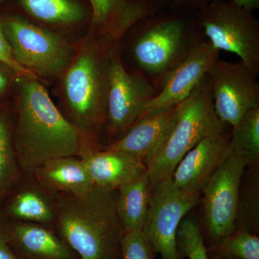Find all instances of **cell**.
<instances>
[{"label": "cell", "instance_id": "cell-1", "mask_svg": "<svg viewBox=\"0 0 259 259\" xmlns=\"http://www.w3.org/2000/svg\"><path fill=\"white\" fill-rule=\"evenodd\" d=\"M20 79L14 150L23 171H35L54 158L81 155L82 131L59 111L39 79Z\"/></svg>", "mask_w": 259, "mask_h": 259}, {"label": "cell", "instance_id": "cell-2", "mask_svg": "<svg viewBox=\"0 0 259 259\" xmlns=\"http://www.w3.org/2000/svg\"><path fill=\"white\" fill-rule=\"evenodd\" d=\"M120 39L111 32L91 30L61 76L66 106L81 131L106 122L110 63Z\"/></svg>", "mask_w": 259, "mask_h": 259}, {"label": "cell", "instance_id": "cell-3", "mask_svg": "<svg viewBox=\"0 0 259 259\" xmlns=\"http://www.w3.org/2000/svg\"><path fill=\"white\" fill-rule=\"evenodd\" d=\"M116 191L95 187L72 196L61 209L59 232L63 241L81 259H115L124 231L117 210Z\"/></svg>", "mask_w": 259, "mask_h": 259}, {"label": "cell", "instance_id": "cell-4", "mask_svg": "<svg viewBox=\"0 0 259 259\" xmlns=\"http://www.w3.org/2000/svg\"><path fill=\"white\" fill-rule=\"evenodd\" d=\"M213 104L207 75L175 107L161 142L146 163L151 185L171 179L180 162L202 140L225 131Z\"/></svg>", "mask_w": 259, "mask_h": 259}, {"label": "cell", "instance_id": "cell-5", "mask_svg": "<svg viewBox=\"0 0 259 259\" xmlns=\"http://www.w3.org/2000/svg\"><path fill=\"white\" fill-rule=\"evenodd\" d=\"M174 8L173 13L160 10L138 23L141 30L133 54L136 63L149 74L165 76L190 48L187 38L197 18H190L192 11Z\"/></svg>", "mask_w": 259, "mask_h": 259}, {"label": "cell", "instance_id": "cell-6", "mask_svg": "<svg viewBox=\"0 0 259 259\" xmlns=\"http://www.w3.org/2000/svg\"><path fill=\"white\" fill-rule=\"evenodd\" d=\"M197 23L217 50L234 53L259 74V21L233 0H214L197 13Z\"/></svg>", "mask_w": 259, "mask_h": 259}, {"label": "cell", "instance_id": "cell-7", "mask_svg": "<svg viewBox=\"0 0 259 259\" xmlns=\"http://www.w3.org/2000/svg\"><path fill=\"white\" fill-rule=\"evenodd\" d=\"M15 60L41 78H61L74 59L73 47L55 32L40 28L20 17L3 23Z\"/></svg>", "mask_w": 259, "mask_h": 259}, {"label": "cell", "instance_id": "cell-8", "mask_svg": "<svg viewBox=\"0 0 259 259\" xmlns=\"http://www.w3.org/2000/svg\"><path fill=\"white\" fill-rule=\"evenodd\" d=\"M199 196L180 190L172 179L151 186L143 232L162 259H183L177 249V230L184 216L198 204Z\"/></svg>", "mask_w": 259, "mask_h": 259}, {"label": "cell", "instance_id": "cell-9", "mask_svg": "<svg viewBox=\"0 0 259 259\" xmlns=\"http://www.w3.org/2000/svg\"><path fill=\"white\" fill-rule=\"evenodd\" d=\"M245 163L229 151L202 190L207 234L218 244L236 230L241 181Z\"/></svg>", "mask_w": 259, "mask_h": 259}, {"label": "cell", "instance_id": "cell-10", "mask_svg": "<svg viewBox=\"0 0 259 259\" xmlns=\"http://www.w3.org/2000/svg\"><path fill=\"white\" fill-rule=\"evenodd\" d=\"M214 110L220 120L236 125L247 112L259 107L256 76L242 61L218 59L207 72Z\"/></svg>", "mask_w": 259, "mask_h": 259}, {"label": "cell", "instance_id": "cell-11", "mask_svg": "<svg viewBox=\"0 0 259 259\" xmlns=\"http://www.w3.org/2000/svg\"><path fill=\"white\" fill-rule=\"evenodd\" d=\"M156 95L147 80L127 72L121 61L120 49L116 48L110 63L107 102L110 134L122 137L141 118L145 106Z\"/></svg>", "mask_w": 259, "mask_h": 259}, {"label": "cell", "instance_id": "cell-12", "mask_svg": "<svg viewBox=\"0 0 259 259\" xmlns=\"http://www.w3.org/2000/svg\"><path fill=\"white\" fill-rule=\"evenodd\" d=\"M219 54L209 40L191 46L176 66L165 75L161 91L145 106L143 115L158 109L176 106L185 100L219 59Z\"/></svg>", "mask_w": 259, "mask_h": 259}, {"label": "cell", "instance_id": "cell-13", "mask_svg": "<svg viewBox=\"0 0 259 259\" xmlns=\"http://www.w3.org/2000/svg\"><path fill=\"white\" fill-rule=\"evenodd\" d=\"M230 138L226 131L209 136L184 156L172 175L180 190L202 193L204 187L229 153Z\"/></svg>", "mask_w": 259, "mask_h": 259}, {"label": "cell", "instance_id": "cell-14", "mask_svg": "<svg viewBox=\"0 0 259 259\" xmlns=\"http://www.w3.org/2000/svg\"><path fill=\"white\" fill-rule=\"evenodd\" d=\"M81 156L95 187L104 190L118 191L146 172L144 161L123 151L85 150Z\"/></svg>", "mask_w": 259, "mask_h": 259}, {"label": "cell", "instance_id": "cell-15", "mask_svg": "<svg viewBox=\"0 0 259 259\" xmlns=\"http://www.w3.org/2000/svg\"><path fill=\"white\" fill-rule=\"evenodd\" d=\"M175 107H165L145 114L122 137L106 149L123 151L146 163L166 134Z\"/></svg>", "mask_w": 259, "mask_h": 259}, {"label": "cell", "instance_id": "cell-16", "mask_svg": "<svg viewBox=\"0 0 259 259\" xmlns=\"http://www.w3.org/2000/svg\"><path fill=\"white\" fill-rule=\"evenodd\" d=\"M35 172L42 185L72 196L83 195L95 187L82 161L75 156L50 160Z\"/></svg>", "mask_w": 259, "mask_h": 259}, {"label": "cell", "instance_id": "cell-17", "mask_svg": "<svg viewBox=\"0 0 259 259\" xmlns=\"http://www.w3.org/2000/svg\"><path fill=\"white\" fill-rule=\"evenodd\" d=\"M151 187L146 172L118 190L116 210L124 231H143L149 205Z\"/></svg>", "mask_w": 259, "mask_h": 259}, {"label": "cell", "instance_id": "cell-18", "mask_svg": "<svg viewBox=\"0 0 259 259\" xmlns=\"http://www.w3.org/2000/svg\"><path fill=\"white\" fill-rule=\"evenodd\" d=\"M24 253L35 259H71V250L64 241L41 226L19 223L10 236Z\"/></svg>", "mask_w": 259, "mask_h": 259}, {"label": "cell", "instance_id": "cell-19", "mask_svg": "<svg viewBox=\"0 0 259 259\" xmlns=\"http://www.w3.org/2000/svg\"><path fill=\"white\" fill-rule=\"evenodd\" d=\"M229 150L248 168L258 166L259 161V107L246 112L233 126Z\"/></svg>", "mask_w": 259, "mask_h": 259}, {"label": "cell", "instance_id": "cell-20", "mask_svg": "<svg viewBox=\"0 0 259 259\" xmlns=\"http://www.w3.org/2000/svg\"><path fill=\"white\" fill-rule=\"evenodd\" d=\"M24 10L47 23L70 25L84 20L87 13L75 0H19Z\"/></svg>", "mask_w": 259, "mask_h": 259}, {"label": "cell", "instance_id": "cell-21", "mask_svg": "<svg viewBox=\"0 0 259 259\" xmlns=\"http://www.w3.org/2000/svg\"><path fill=\"white\" fill-rule=\"evenodd\" d=\"M245 181L241 178L238 198L236 230L241 229L255 234L259 224V183L258 166L244 171Z\"/></svg>", "mask_w": 259, "mask_h": 259}, {"label": "cell", "instance_id": "cell-22", "mask_svg": "<svg viewBox=\"0 0 259 259\" xmlns=\"http://www.w3.org/2000/svg\"><path fill=\"white\" fill-rule=\"evenodd\" d=\"M8 213L13 217L31 223H49L53 218L47 201L33 191L18 194L10 204Z\"/></svg>", "mask_w": 259, "mask_h": 259}, {"label": "cell", "instance_id": "cell-23", "mask_svg": "<svg viewBox=\"0 0 259 259\" xmlns=\"http://www.w3.org/2000/svg\"><path fill=\"white\" fill-rule=\"evenodd\" d=\"M217 256L238 259H259V238L253 233L236 229L229 236L213 246Z\"/></svg>", "mask_w": 259, "mask_h": 259}, {"label": "cell", "instance_id": "cell-24", "mask_svg": "<svg viewBox=\"0 0 259 259\" xmlns=\"http://www.w3.org/2000/svg\"><path fill=\"white\" fill-rule=\"evenodd\" d=\"M177 244L182 258L209 259L202 231L192 220L181 222L177 230Z\"/></svg>", "mask_w": 259, "mask_h": 259}, {"label": "cell", "instance_id": "cell-25", "mask_svg": "<svg viewBox=\"0 0 259 259\" xmlns=\"http://www.w3.org/2000/svg\"><path fill=\"white\" fill-rule=\"evenodd\" d=\"M92 6L91 29H100L112 23L127 8L130 0H90Z\"/></svg>", "mask_w": 259, "mask_h": 259}, {"label": "cell", "instance_id": "cell-26", "mask_svg": "<svg viewBox=\"0 0 259 259\" xmlns=\"http://www.w3.org/2000/svg\"><path fill=\"white\" fill-rule=\"evenodd\" d=\"M16 161L8 127L5 121L0 118V193L13 177Z\"/></svg>", "mask_w": 259, "mask_h": 259}, {"label": "cell", "instance_id": "cell-27", "mask_svg": "<svg viewBox=\"0 0 259 259\" xmlns=\"http://www.w3.org/2000/svg\"><path fill=\"white\" fill-rule=\"evenodd\" d=\"M122 259H153V250L143 231L125 232L120 240Z\"/></svg>", "mask_w": 259, "mask_h": 259}, {"label": "cell", "instance_id": "cell-28", "mask_svg": "<svg viewBox=\"0 0 259 259\" xmlns=\"http://www.w3.org/2000/svg\"><path fill=\"white\" fill-rule=\"evenodd\" d=\"M0 63H3V64L8 66L15 73V74L19 76V78L39 79L35 75L30 72L28 70L24 69L15 60L12 54L9 44L3 31L1 19H0Z\"/></svg>", "mask_w": 259, "mask_h": 259}, {"label": "cell", "instance_id": "cell-29", "mask_svg": "<svg viewBox=\"0 0 259 259\" xmlns=\"http://www.w3.org/2000/svg\"><path fill=\"white\" fill-rule=\"evenodd\" d=\"M173 8L187 11L198 12L214 0H171Z\"/></svg>", "mask_w": 259, "mask_h": 259}, {"label": "cell", "instance_id": "cell-30", "mask_svg": "<svg viewBox=\"0 0 259 259\" xmlns=\"http://www.w3.org/2000/svg\"><path fill=\"white\" fill-rule=\"evenodd\" d=\"M10 235L0 228V259H20L10 248Z\"/></svg>", "mask_w": 259, "mask_h": 259}, {"label": "cell", "instance_id": "cell-31", "mask_svg": "<svg viewBox=\"0 0 259 259\" xmlns=\"http://www.w3.org/2000/svg\"><path fill=\"white\" fill-rule=\"evenodd\" d=\"M10 84V76L8 71L0 68V96L4 95Z\"/></svg>", "mask_w": 259, "mask_h": 259}, {"label": "cell", "instance_id": "cell-32", "mask_svg": "<svg viewBox=\"0 0 259 259\" xmlns=\"http://www.w3.org/2000/svg\"><path fill=\"white\" fill-rule=\"evenodd\" d=\"M233 2L242 8L251 11L259 8V0H233Z\"/></svg>", "mask_w": 259, "mask_h": 259}, {"label": "cell", "instance_id": "cell-33", "mask_svg": "<svg viewBox=\"0 0 259 259\" xmlns=\"http://www.w3.org/2000/svg\"><path fill=\"white\" fill-rule=\"evenodd\" d=\"M217 259H238L232 256H217Z\"/></svg>", "mask_w": 259, "mask_h": 259}]
</instances>
